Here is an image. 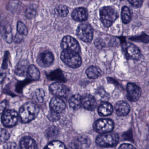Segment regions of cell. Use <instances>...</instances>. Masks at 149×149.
Here are the masks:
<instances>
[{"label":"cell","instance_id":"obj_28","mask_svg":"<svg viewBox=\"0 0 149 149\" xmlns=\"http://www.w3.org/2000/svg\"><path fill=\"white\" fill-rule=\"evenodd\" d=\"M45 96V92L42 89H37L34 94L35 99L38 102L42 103L43 102Z\"/></svg>","mask_w":149,"mask_h":149},{"label":"cell","instance_id":"obj_30","mask_svg":"<svg viewBox=\"0 0 149 149\" xmlns=\"http://www.w3.org/2000/svg\"><path fill=\"white\" fill-rule=\"evenodd\" d=\"M57 13L61 17H65L67 16L69 13L68 7L64 5H59L56 7Z\"/></svg>","mask_w":149,"mask_h":149},{"label":"cell","instance_id":"obj_6","mask_svg":"<svg viewBox=\"0 0 149 149\" xmlns=\"http://www.w3.org/2000/svg\"><path fill=\"white\" fill-rule=\"evenodd\" d=\"M77 34L79 39L84 42H90L93 40V29L89 24H80L77 28Z\"/></svg>","mask_w":149,"mask_h":149},{"label":"cell","instance_id":"obj_39","mask_svg":"<svg viewBox=\"0 0 149 149\" xmlns=\"http://www.w3.org/2000/svg\"><path fill=\"white\" fill-rule=\"evenodd\" d=\"M1 83H2V81H4L5 77H6V74L5 73H1Z\"/></svg>","mask_w":149,"mask_h":149},{"label":"cell","instance_id":"obj_18","mask_svg":"<svg viewBox=\"0 0 149 149\" xmlns=\"http://www.w3.org/2000/svg\"><path fill=\"white\" fill-rule=\"evenodd\" d=\"M20 146L21 149H37V146L34 139L29 136L23 138L21 140Z\"/></svg>","mask_w":149,"mask_h":149},{"label":"cell","instance_id":"obj_36","mask_svg":"<svg viewBox=\"0 0 149 149\" xmlns=\"http://www.w3.org/2000/svg\"><path fill=\"white\" fill-rule=\"evenodd\" d=\"M118 149H136V148L130 144L124 143L120 146Z\"/></svg>","mask_w":149,"mask_h":149},{"label":"cell","instance_id":"obj_22","mask_svg":"<svg viewBox=\"0 0 149 149\" xmlns=\"http://www.w3.org/2000/svg\"><path fill=\"white\" fill-rule=\"evenodd\" d=\"M87 76L90 79H97L101 76L102 72L98 67L91 66L87 69L86 71Z\"/></svg>","mask_w":149,"mask_h":149},{"label":"cell","instance_id":"obj_27","mask_svg":"<svg viewBox=\"0 0 149 149\" xmlns=\"http://www.w3.org/2000/svg\"><path fill=\"white\" fill-rule=\"evenodd\" d=\"M36 9H37V7L36 5H32L29 6L27 8L25 13L26 18L28 19H32L33 18L36 14Z\"/></svg>","mask_w":149,"mask_h":149},{"label":"cell","instance_id":"obj_5","mask_svg":"<svg viewBox=\"0 0 149 149\" xmlns=\"http://www.w3.org/2000/svg\"><path fill=\"white\" fill-rule=\"evenodd\" d=\"M114 123L108 118H102L97 120L94 124V130L98 133L105 134L113 130Z\"/></svg>","mask_w":149,"mask_h":149},{"label":"cell","instance_id":"obj_2","mask_svg":"<svg viewBox=\"0 0 149 149\" xmlns=\"http://www.w3.org/2000/svg\"><path fill=\"white\" fill-rule=\"evenodd\" d=\"M100 19L104 26L109 27L118 18V13L112 7H104L100 10Z\"/></svg>","mask_w":149,"mask_h":149},{"label":"cell","instance_id":"obj_12","mask_svg":"<svg viewBox=\"0 0 149 149\" xmlns=\"http://www.w3.org/2000/svg\"><path fill=\"white\" fill-rule=\"evenodd\" d=\"M90 145L89 138L84 135L79 136L73 142V146L75 149H88Z\"/></svg>","mask_w":149,"mask_h":149},{"label":"cell","instance_id":"obj_25","mask_svg":"<svg viewBox=\"0 0 149 149\" xmlns=\"http://www.w3.org/2000/svg\"><path fill=\"white\" fill-rule=\"evenodd\" d=\"M121 17L123 22L125 24H128L131 20V14L130 9L126 6H124L122 9Z\"/></svg>","mask_w":149,"mask_h":149},{"label":"cell","instance_id":"obj_4","mask_svg":"<svg viewBox=\"0 0 149 149\" xmlns=\"http://www.w3.org/2000/svg\"><path fill=\"white\" fill-rule=\"evenodd\" d=\"M119 136L116 133H105L99 135L96 140V143L101 147H111L118 143Z\"/></svg>","mask_w":149,"mask_h":149},{"label":"cell","instance_id":"obj_20","mask_svg":"<svg viewBox=\"0 0 149 149\" xmlns=\"http://www.w3.org/2000/svg\"><path fill=\"white\" fill-rule=\"evenodd\" d=\"M28 63L26 61H20L15 67V74L19 76H24L27 73Z\"/></svg>","mask_w":149,"mask_h":149},{"label":"cell","instance_id":"obj_31","mask_svg":"<svg viewBox=\"0 0 149 149\" xmlns=\"http://www.w3.org/2000/svg\"><path fill=\"white\" fill-rule=\"evenodd\" d=\"M10 135L8 132L5 129H1V142H5L8 140Z\"/></svg>","mask_w":149,"mask_h":149},{"label":"cell","instance_id":"obj_15","mask_svg":"<svg viewBox=\"0 0 149 149\" xmlns=\"http://www.w3.org/2000/svg\"><path fill=\"white\" fill-rule=\"evenodd\" d=\"M1 34L5 41L10 43L13 41L11 26L8 22L3 21L1 24Z\"/></svg>","mask_w":149,"mask_h":149},{"label":"cell","instance_id":"obj_14","mask_svg":"<svg viewBox=\"0 0 149 149\" xmlns=\"http://www.w3.org/2000/svg\"><path fill=\"white\" fill-rule=\"evenodd\" d=\"M97 106V102L94 97L90 95H85L81 98V106L85 109L93 111Z\"/></svg>","mask_w":149,"mask_h":149},{"label":"cell","instance_id":"obj_8","mask_svg":"<svg viewBox=\"0 0 149 149\" xmlns=\"http://www.w3.org/2000/svg\"><path fill=\"white\" fill-rule=\"evenodd\" d=\"M62 48L68 50H72L77 53L81 52V48L78 42L72 36H64L61 42Z\"/></svg>","mask_w":149,"mask_h":149},{"label":"cell","instance_id":"obj_29","mask_svg":"<svg viewBox=\"0 0 149 149\" xmlns=\"http://www.w3.org/2000/svg\"><path fill=\"white\" fill-rule=\"evenodd\" d=\"M17 30L18 33L22 35L27 36L28 34L27 28L22 22H18L17 23Z\"/></svg>","mask_w":149,"mask_h":149},{"label":"cell","instance_id":"obj_9","mask_svg":"<svg viewBox=\"0 0 149 149\" xmlns=\"http://www.w3.org/2000/svg\"><path fill=\"white\" fill-rule=\"evenodd\" d=\"M123 48L126 55L133 60H139L141 58V52L139 49L131 43H125L123 45Z\"/></svg>","mask_w":149,"mask_h":149},{"label":"cell","instance_id":"obj_32","mask_svg":"<svg viewBox=\"0 0 149 149\" xmlns=\"http://www.w3.org/2000/svg\"><path fill=\"white\" fill-rule=\"evenodd\" d=\"M132 40L136 41H139L143 42H149V37L146 35L140 36L137 37H134V38L131 39Z\"/></svg>","mask_w":149,"mask_h":149},{"label":"cell","instance_id":"obj_16","mask_svg":"<svg viewBox=\"0 0 149 149\" xmlns=\"http://www.w3.org/2000/svg\"><path fill=\"white\" fill-rule=\"evenodd\" d=\"M116 113L119 116H124L129 114L130 110V105L125 101L118 102L115 107Z\"/></svg>","mask_w":149,"mask_h":149},{"label":"cell","instance_id":"obj_13","mask_svg":"<svg viewBox=\"0 0 149 149\" xmlns=\"http://www.w3.org/2000/svg\"><path fill=\"white\" fill-rule=\"evenodd\" d=\"M49 105L50 109L56 113H61L66 108V104L59 97H53L50 101Z\"/></svg>","mask_w":149,"mask_h":149},{"label":"cell","instance_id":"obj_17","mask_svg":"<svg viewBox=\"0 0 149 149\" xmlns=\"http://www.w3.org/2000/svg\"><path fill=\"white\" fill-rule=\"evenodd\" d=\"M72 18L78 22L84 21L88 19V13L87 10L83 8H76L72 12Z\"/></svg>","mask_w":149,"mask_h":149},{"label":"cell","instance_id":"obj_11","mask_svg":"<svg viewBox=\"0 0 149 149\" xmlns=\"http://www.w3.org/2000/svg\"><path fill=\"white\" fill-rule=\"evenodd\" d=\"M49 90L52 94L56 96L65 97L68 94L67 87L59 82H55L49 86Z\"/></svg>","mask_w":149,"mask_h":149},{"label":"cell","instance_id":"obj_21","mask_svg":"<svg viewBox=\"0 0 149 149\" xmlns=\"http://www.w3.org/2000/svg\"><path fill=\"white\" fill-rule=\"evenodd\" d=\"M27 76L30 80L33 81H37L39 80L40 76V71L34 65L29 66Z\"/></svg>","mask_w":149,"mask_h":149},{"label":"cell","instance_id":"obj_26","mask_svg":"<svg viewBox=\"0 0 149 149\" xmlns=\"http://www.w3.org/2000/svg\"><path fill=\"white\" fill-rule=\"evenodd\" d=\"M46 149H66V146L63 143L60 141H54L49 143Z\"/></svg>","mask_w":149,"mask_h":149},{"label":"cell","instance_id":"obj_33","mask_svg":"<svg viewBox=\"0 0 149 149\" xmlns=\"http://www.w3.org/2000/svg\"><path fill=\"white\" fill-rule=\"evenodd\" d=\"M95 46L97 48L101 49L105 46V43L102 39L98 38L94 42Z\"/></svg>","mask_w":149,"mask_h":149},{"label":"cell","instance_id":"obj_34","mask_svg":"<svg viewBox=\"0 0 149 149\" xmlns=\"http://www.w3.org/2000/svg\"><path fill=\"white\" fill-rule=\"evenodd\" d=\"M3 149H18V146L15 143L11 142L5 145Z\"/></svg>","mask_w":149,"mask_h":149},{"label":"cell","instance_id":"obj_23","mask_svg":"<svg viewBox=\"0 0 149 149\" xmlns=\"http://www.w3.org/2000/svg\"><path fill=\"white\" fill-rule=\"evenodd\" d=\"M81 97L79 94L72 96L69 100L70 108L74 110H77L81 106Z\"/></svg>","mask_w":149,"mask_h":149},{"label":"cell","instance_id":"obj_10","mask_svg":"<svg viewBox=\"0 0 149 149\" xmlns=\"http://www.w3.org/2000/svg\"><path fill=\"white\" fill-rule=\"evenodd\" d=\"M126 89L128 98L130 101L136 102L139 99L141 95V90L137 85L130 83L127 84Z\"/></svg>","mask_w":149,"mask_h":149},{"label":"cell","instance_id":"obj_37","mask_svg":"<svg viewBox=\"0 0 149 149\" xmlns=\"http://www.w3.org/2000/svg\"><path fill=\"white\" fill-rule=\"evenodd\" d=\"M22 39H23V37H22V35L18 33L16 34V35L15 36V42L16 43H19L22 41Z\"/></svg>","mask_w":149,"mask_h":149},{"label":"cell","instance_id":"obj_1","mask_svg":"<svg viewBox=\"0 0 149 149\" xmlns=\"http://www.w3.org/2000/svg\"><path fill=\"white\" fill-rule=\"evenodd\" d=\"M38 111L39 109L36 104L32 102H28L21 108L19 116L23 123H29L36 117Z\"/></svg>","mask_w":149,"mask_h":149},{"label":"cell","instance_id":"obj_38","mask_svg":"<svg viewBox=\"0 0 149 149\" xmlns=\"http://www.w3.org/2000/svg\"><path fill=\"white\" fill-rule=\"evenodd\" d=\"M58 132L56 130V128H52L50 130H49L48 132V134L49 135H56L57 134V132Z\"/></svg>","mask_w":149,"mask_h":149},{"label":"cell","instance_id":"obj_19","mask_svg":"<svg viewBox=\"0 0 149 149\" xmlns=\"http://www.w3.org/2000/svg\"><path fill=\"white\" fill-rule=\"evenodd\" d=\"M113 111V107L108 102H102L98 107V113L102 116H106L110 115Z\"/></svg>","mask_w":149,"mask_h":149},{"label":"cell","instance_id":"obj_3","mask_svg":"<svg viewBox=\"0 0 149 149\" xmlns=\"http://www.w3.org/2000/svg\"><path fill=\"white\" fill-rule=\"evenodd\" d=\"M61 58L62 61L70 68H76L81 65V56L78 53L72 50H63L61 54Z\"/></svg>","mask_w":149,"mask_h":149},{"label":"cell","instance_id":"obj_24","mask_svg":"<svg viewBox=\"0 0 149 149\" xmlns=\"http://www.w3.org/2000/svg\"><path fill=\"white\" fill-rule=\"evenodd\" d=\"M40 58L42 63L46 65L52 64L54 61V56L53 54L47 50L42 52L41 54Z\"/></svg>","mask_w":149,"mask_h":149},{"label":"cell","instance_id":"obj_7","mask_svg":"<svg viewBox=\"0 0 149 149\" xmlns=\"http://www.w3.org/2000/svg\"><path fill=\"white\" fill-rule=\"evenodd\" d=\"M1 120L6 127H13L18 122V113L14 110H8L3 112Z\"/></svg>","mask_w":149,"mask_h":149},{"label":"cell","instance_id":"obj_35","mask_svg":"<svg viewBox=\"0 0 149 149\" xmlns=\"http://www.w3.org/2000/svg\"><path fill=\"white\" fill-rule=\"evenodd\" d=\"M128 1L133 6L136 8L140 7L142 6L143 2L142 1Z\"/></svg>","mask_w":149,"mask_h":149}]
</instances>
